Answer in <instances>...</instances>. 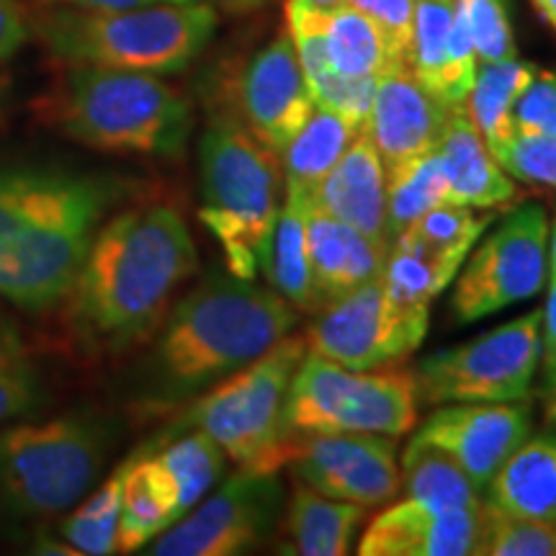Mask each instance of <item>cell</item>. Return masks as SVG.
Wrapping results in <instances>:
<instances>
[{
	"mask_svg": "<svg viewBox=\"0 0 556 556\" xmlns=\"http://www.w3.org/2000/svg\"><path fill=\"white\" fill-rule=\"evenodd\" d=\"M197 270V242L178 208H127L96 232L67 294L70 325L90 351H129L157 332Z\"/></svg>",
	"mask_w": 556,
	"mask_h": 556,
	"instance_id": "6da1fadb",
	"label": "cell"
},
{
	"mask_svg": "<svg viewBox=\"0 0 556 556\" xmlns=\"http://www.w3.org/2000/svg\"><path fill=\"white\" fill-rule=\"evenodd\" d=\"M299 312L274 287L212 270L168 312L139 379L144 413L189 405L291 336Z\"/></svg>",
	"mask_w": 556,
	"mask_h": 556,
	"instance_id": "7a4b0ae2",
	"label": "cell"
},
{
	"mask_svg": "<svg viewBox=\"0 0 556 556\" xmlns=\"http://www.w3.org/2000/svg\"><path fill=\"white\" fill-rule=\"evenodd\" d=\"M122 199L114 178L52 165L0 168V296L26 312L65 302Z\"/></svg>",
	"mask_w": 556,
	"mask_h": 556,
	"instance_id": "3957f363",
	"label": "cell"
},
{
	"mask_svg": "<svg viewBox=\"0 0 556 556\" xmlns=\"http://www.w3.org/2000/svg\"><path fill=\"white\" fill-rule=\"evenodd\" d=\"M50 119L83 148L111 155L178 157L193 129L191 101L163 75L70 65Z\"/></svg>",
	"mask_w": 556,
	"mask_h": 556,
	"instance_id": "277c9868",
	"label": "cell"
},
{
	"mask_svg": "<svg viewBox=\"0 0 556 556\" xmlns=\"http://www.w3.org/2000/svg\"><path fill=\"white\" fill-rule=\"evenodd\" d=\"M217 24L214 5L193 0L124 11L52 9L34 21V31L67 65L176 75L206 50Z\"/></svg>",
	"mask_w": 556,
	"mask_h": 556,
	"instance_id": "5b68a950",
	"label": "cell"
},
{
	"mask_svg": "<svg viewBox=\"0 0 556 556\" xmlns=\"http://www.w3.org/2000/svg\"><path fill=\"white\" fill-rule=\"evenodd\" d=\"M199 180L201 222L219 242L229 274H263L278 219L281 157L229 111H217L199 139Z\"/></svg>",
	"mask_w": 556,
	"mask_h": 556,
	"instance_id": "8992f818",
	"label": "cell"
},
{
	"mask_svg": "<svg viewBox=\"0 0 556 556\" xmlns=\"http://www.w3.org/2000/svg\"><path fill=\"white\" fill-rule=\"evenodd\" d=\"M307 356L304 336H287L232 377L206 389L144 448L184 430H204L240 469L270 475L294 458L296 438L283 426L291 379Z\"/></svg>",
	"mask_w": 556,
	"mask_h": 556,
	"instance_id": "52a82bcc",
	"label": "cell"
},
{
	"mask_svg": "<svg viewBox=\"0 0 556 556\" xmlns=\"http://www.w3.org/2000/svg\"><path fill=\"white\" fill-rule=\"evenodd\" d=\"M106 420L67 413L0 430V505L18 518L60 516L83 503L106 467Z\"/></svg>",
	"mask_w": 556,
	"mask_h": 556,
	"instance_id": "ba28073f",
	"label": "cell"
},
{
	"mask_svg": "<svg viewBox=\"0 0 556 556\" xmlns=\"http://www.w3.org/2000/svg\"><path fill=\"white\" fill-rule=\"evenodd\" d=\"M417 402L420 397L413 371H351L307 348V356L291 379L283 426L296 441L325 433L400 438L415 428Z\"/></svg>",
	"mask_w": 556,
	"mask_h": 556,
	"instance_id": "9c48e42d",
	"label": "cell"
},
{
	"mask_svg": "<svg viewBox=\"0 0 556 556\" xmlns=\"http://www.w3.org/2000/svg\"><path fill=\"white\" fill-rule=\"evenodd\" d=\"M541 364V309L482 332L469 343L430 353L415 371L417 397L448 402H523Z\"/></svg>",
	"mask_w": 556,
	"mask_h": 556,
	"instance_id": "30bf717a",
	"label": "cell"
},
{
	"mask_svg": "<svg viewBox=\"0 0 556 556\" xmlns=\"http://www.w3.org/2000/svg\"><path fill=\"white\" fill-rule=\"evenodd\" d=\"M467 258L451 294L458 323L471 325L541 294L548 274L546 208L536 201L510 208Z\"/></svg>",
	"mask_w": 556,
	"mask_h": 556,
	"instance_id": "8fae6325",
	"label": "cell"
},
{
	"mask_svg": "<svg viewBox=\"0 0 556 556\" xmlns=\"http://www.w3.org/2000/svg\"><path fill=\"white\" fill-rule=\"evenodd\" d=\"M430 309L397 304L381 278L348 291L304 332L307 348L351 371L387 368L413 356L428 332Z\"/></svg>",
	"mask_w": 556,
	"mask_h": 556,
	"instance_id": "7c38bea8",
	"label": "cell"
},
{
	"mask_svg": "<svg viewBox=\"0 0 556 556\" xmlns=\"http://www.w3.org/2000/svg\"><path fill=\"white\" fill-rule=\"evenodd\" d=\"M283 516V484L276 471L240 469L217 492L165 528L144 552L152 556H235L253 552Z\"/></svg>",
	"mask_w": 556,
	"mask_h": 556,
	"instance_id": "4fadbf2b",
	"label": "cell"
},
{
	"mask_svg": "<svg viewBox=\"0 0 556 556\" xmlns=\"http://www.w3.org/2000/svg\"><path fill=\"white\" fill-rule=\"evenodd\" d=\"M289 464L299 484H307L325 497L364 507L392 503L402 486L397 448L389 435H307L296 443Z\"/></svg>",
	"mask_w": 556,
	"mask_h": 556,
	"instance_id": "5bb4252c",
	"label": "cell"
},
{
	"mask_svg": "<svg viewBox=\"0 0 556 556\" xmlns=\"http://www.w3.org/2000/svg\"><path fill=\"white\" fill-rule=\"evenodd\" d=\"M312 109L315 101L299 65L294 41L287 31L242 65L235 80L229 114L263 148L281 157L287 144L309 119Z\"/></svg>",
	"mask_w": 556,
	"mask_h": 556,
	"instance_id": "9a60e30c",
	"label": "cell"
},
{
	"mask_svg": "<svg viewBox=\"0 0 556 556\" xmlns=\"http://www.w3.org/2000/svg\"><path fill=\"white\" fill-rule=\"evenodd\" d=\"M528 402H454L426 417L417 438L446 451L484 495L486 484L503 469L520 443L531 435Z\"/></svg>",
	"mask_w": 556,
	"mask_h": 556,
	"instance_id": "2e32d148",
	"label": "cell"
},
{
	"mask_svg": "<svg viewBox=\"0 0 556 556\" xmlns=\"http://www.w3.org/2000/svg\"><path fill=\"white\" fill-rule=\"evenodd\" d=\"M448 103L415 78L409 67H389L374 86L364 131L377 148L384 170L433 152L448 119Z\"/></svg>",
	"mask_w": 556,
	"mask_h": 556,
	"instance_id": "e0dca14e",
	"label": "cell"
},
{
	"mask_svg": "<svg viewBox=\"0 0 556 556\" xmlns=\"http://www.w3.org/2000/svg\"><path fill=\"white\" fill-rule=\"evenodd\" d=\"M482 507L441 510L402 500L368 523L358 541L361 556H469L477 554Z\"/></svg>",
	"mask_w": 556,
	"mask_h": 556,
	"instance_id": "ac0fdd59",
	"label": "cell"
},
{
	"mask_svg": "<svg viewBox=\"0 0 556 556\" xmlns=\"http://www.w3.org/2000/svg\"><path fill=\"white\" fill-rule=\"evenodd\" d=\"M407 67L448 106L467 101L477 54L456 0H417Z\"/></svg>",
	"mask_w": 556,
	"mask_h": 556,
	"instance_id": "d6986e66",
	"label": "cell"
},
{
	"mask_svg": "<svg viewBox=\"0 0 556 556\" xmlns=\"http://www.w3.org/2000/svg\"><path fill=\"white\" fill-rule=\"evenodd\" d=\"M389 242L374 240L309 201L307 253L317 312L384 274Z\"/></svg>",
	"mask_w": 556,
	"mask_h": 556,
	"instance_id": "ffe728a7",
	"label": "cell"
},
{
	"mask_svg": "<svg viewBox=\"0 0 556 556\" xmlns=\"http://www.w3.org/2000/svg\"><path fill=\"white\" fill-rule=\"evenodd\" d=\"M312 204L368 238L389 242L387 170L366 131L353 139L343 157L319 180Z\"/></svg>",
	"mask_w": 556,
	"mask_h": 556,
	"instance_id": "44dd1931",
	"label": "cell"
},
{
	"mask_svg": "<svg viewBox=\"0 0 556 556\" xmlns=\"http://www.w3.org/2000/svg\"><path fill=\"white\" fill-rule=\"evenodd\" d=\"M435 152L448 180V201L454 204L492 212L518 199L516 184L486 148L464 103L451 106Z\"/></svg>",
	"mask_w": 556,
	"mask_h": 556,
	"instance_id": "7402d4cb",
	"label": "cell"
},
{
	"mask_svg": "<svg viewBox=\"0 0 556 556\" xmlns=\"http://www.w3.org/2000/svg\"><path fill=\"white\" fill-rule=\"evenodd\" d=\"M368 507L343 503L296 484L283 516L278 520L283 541L278 552L296 556H345L351 554Z\"/></svg>",
	"mask_w": 556,
	"mask_h": 556,
	"instance_id": "603a6c76",
	"label": "cell"
},
{
	"mask_svg": "<svg viewBox=\"0 0 556 556\" xmlns=\"http://www.w3.org/2000/svg\"><path fill=\"white\" fill-rule=\"evenodd\" d=\"M484 500L510 516L556 523V433L528 435L486 484Z\"/></svg>",
	"mask_w": 556,
	"mask_h": 556,
	"instance_id": "cb8c5ba5",
	"label": "cell"
},
{
	"mask_svg": "<svg viewBox=\"0 0 556 556\" xmlns=\"http://www.w3.org/2000/svg\"><path fill=\"white\" fill-rule=\"evenodd\" d=\"M178 520L173 490L150 451H137L124 462L122 518L116 554H135L150 546L165 528Z\"/></svg>",
	"mask_w": 556,
	"mask_h": 556,
	"instance_id": "d4e9b609",
	"label": "cell"
},
{
	"mask_svg": "<svg viewBox=\"0 0 556 556\" xmlns=\"http://www.w3.org/2000/svg\"><path fill=\"white\" fill-rule=\"evenodd\" d=\"M312 193L289 189L278 208V219L270 240L268 266L263 274L278 294L296 312L317 315V299L312 289L309 253H307V208Z\"/></svg>",
	"mask_w": 556,
	"mask_h": 556,
	"instance_id": "484cf974",
	"label": "cell"
},
{
	"mask_svg": "<svg viewBox=\"0 0 556 556\" xmlns=\"http://www.w3.org/2000/svg\"><path fill=\"white\" fill-rule=\"evenodd\" d=\"M361 131L336 111L315 106L304 127L296 131L294 139L281 152L283 186L299 189L304 193H315L332 165L343 157L348 144L356 139Z\"/></svg>",
	"mask_w": 556,
	"mask_h": 556,
	"instance_id": "4316f807",
	"label": "cell"
},
{
	"mask_svg": "<svg viewBox=\"0 0 556 556\" xmlns=\"http://www.w3.org/2000/svg\"><path fill=\"white\" fill-rule=\"evenodd\" d=\"M536 65L523 62L518 58L500 60V62H477L475 83L464 101L471 122L492 155L510 142L513 127H510V109L523 88L536 75Z\"/></svg>",
	"mask_w": 556,
	"mask_h": 556,
	"instance_id": "83f0119b",
	"label": "cell"
},
{
	"mask_svg": "<svg viewBox=\"0 0 556 556\" xmlns=\"http://www.w3.org/2000/svg\"><path fill=\"white\" fill-rule=\"evenodd\" d=\"M315 18L328 65L343 78H379L389 67H400L394 65L377 26L353 5L343 3L328 13H315Z\"/></svg>",
	"mask_w": 556,
	"mask_h": 556,
	"instance_id": "f1b7e54d",
	"label": "cell"
},
{
	"mask_svg": "<svg viewBox=\"0 0 556 556\" xmlns=\"http://www.w3.org/2000/svg\"><path fill=\"white\" fill-rule=\"evenodd\" d=\"M402 486L407 500L441 507V510H456V507H479L484 495L467 477L446 451L435 448L433 443L413 435L402 456Z\"/></svg>",
	"mask_w": 556,
	"mask_h": 556,
	"instance_id": "f546056e",
	"label": "cell"
},
{
	"mask_svg": "<svg viewBox=\"0 0 556 556\" xmlns=\"http://www.w3.org/2000/svg\"><path fill=\"white\" fill-rule=\"evenodd\" d=\"M144 451L155 456L157 467L168 479L173 497H176L178 518H184L193 505H199L225 475V451L204 430H184L160 446Z\"/></svg>",
	"mask_w": 556,
	"mask_h": 556,
	"instance_id": "4dcf8cb0",
	"label": "cell"
},
{
	"mask_svg": "<svg viewBox=\"0 0 556 556\" xmlns=\"http://www.w3.org/2000/svg\"><path fill=\"white\" fill-rule=\"evenodd\" d=\"M462 266L464 261L448 258L407 235H400L389 248L381 283H384L387 296L397 304L430 309V302L454 281Z\"/></svg>",
	"mask_w": 556,
	"mask_h": 556,
	"instance_id": "1f68e13d",
	"label": "cell"
},
{
	"mask_svg": "<svg viewBox=\"0 0 556 556\" xmlns=\"http://www.w3.org/2000/svg\"><path fill=\"white\" fill-rule=\"evenodd\" d=\"M443 201H448V180L435 150L387 173L389 240L400 238L428 208Z\"/></svg>",
	"mask_w": 556,
	"mask_h": 556,
	"instance_id": "d6a6232c",
	"label": "cell"
},
{
	"mask_svg": "<svg viewBox=\"0 0 556 556\" xmlns=\"http://www.w3.org/2000/svg\"><path fill=\"white\" fill-rule=\"evenodd\" d=\"M122 486L124 464L103 482L99 490H90L62 523V536L75 554L106 556L116 554V533L122 518Z\"/></svg>",
	"mask_w": 556,
	"mask_h": 556,
	"instance_id": "836d02e7",
	"label": "cell"
},
{
	"mask_svg": "<svg viewBox=\"0 0 556 556\" xmlns=\"http://www.w3.org/2000/svg\"><path fill=\"white\" fill-rule=\"evenodd\" d=\"M492 222H495V217L490 212L477 217L475 208L454 204V201H443V204L428 208L402 235L422 242V245L435 250V253L448 255V258L467 261L471 248L477 245Z\"/></svg>",
	"mask_w": 556,
	"mask_h": 556,
	"instance_id": "e575fe53",
	"label": "cell"
},
{
	"mask_svg": "<svg viewBox=\"0 0 556 556\" xmlns=\"http://www.w3.org/2000/svg\"><path fill=\"white\" fill-rule=\"evenodd\" d=\"M479 556H556V523L510 516L484 500Z\"/></svg>",
	"mask_w": 556,
	"mask_h": 556,
	"instance_id": "d590c367",
	"label": "cell"
},
{
	"mask_svg": "<svg viewBox=\"0 0 556 556\" xmlns=\"http://www.w3.org/2000/svg\"><path fill=\"white\" fill-rule=\"evenodd\" d=\"M458 13L467 24L477 62H500L518 58L513 24L505 0H456Z\"/></svg>",
	"mask_w": 556,
	"mask_h": 556,
	"instance_id": "8d00e7d4",
	"label": "cell"
},
{
	"mask_svg": "<svg viewBox=\"0 0 556 556\" xmlns=\"http://www.w3.org/2000/svg\"><path fill=\"white\" fill-rule=\"evenodd\" d=\"M37 366L13 338L0 336V430L39 405Z\"/></svg>",
	"mask_w": 556,
	"mask_h": 556,
	"instance_id": "74e56055",
	"label": "cell"
},
{
	"mask_svg": "<svg viewBox=\"0 0 556 556\" xmlns=\"http://www.w3.org/2000/svg\"><path fill=\"white\" fill-rule=\"evenodd\" d=\"M497 163L510 178L556 191V135H513L510 142L497 152Z\"/></svg>",
	"mask_w": 556,
	"mask_h": 556,
	"instance_id": "f35d334b",
	"label": "cell"
},
{
	"mask_svg": "<svg viewBox=\"0 0 556 556\" xmlns=\"http://www.w3.org/2000/svg\"><path fill=\"white\" fill-rule=\"evenodd\" d=\"M513 135H556V70H536L510 109Z\"/></svg>",
	"mask_w": 556,
	"mask_h": 556,
	"instance_id": "ab89813d",
	"label": "cell"
},
{
	"mask_svg": "<svg viewBox=\"0 0 556 556\" xmlns=\"http://www.w3.org/2000/svg\"><path fill=\"white\" fill-rule=\"evenodd\" d=\"M345 3L364 13L377 26L394 65L407 67L417 0H345Z\"/></svg>",
	"mask_w": 556,
	"mask_h": 556,
	"instance_id": "60d3db41",
	"label": "cell"
},
{
	"mask_svg": "<svg viewBox=\"0 0 556 556\" xmlns=\"http://www.w3.org/2000/svg\"><path fill=\"white\" fill-rule=\"evenodd\" d=\"M541 368H544V397L556 392V276H548V296L541 309Z\"/></svg>",
	"mask_w": 556,
	"mask_h": 556,
	"instance_id": "b9f144b4",
	"label": "cell"
},
{
	"mask_svg": "<svg viewBox=\"0 0 556 556\" xmlns=\"http://www.w3.org/2000/svg\"><path fill=\"white\" fill-rule=\"evenodd\" d=\"M31 24L18 0H0V62L11 60L29 41Z\"/></svg>",
	"mask_w": 556,
	"mask_h": 556,
	"instance_id": "7bdbcfd3",
	"label": "cell"
},
{
	"mask_svg": "<svg viewBox=\"0 0 556 556\" xmlns=\"http://www.w3.org/2000/svg\"><path fill=\"white\" fill-rule=\"evenodd\" d=\"M50 9H78V11H124L155 3H193V0H39Z\"/></svg>",
	"mask_w": 556,
	"mask_h": 556,
	"instance_id": "ee69618b",
	"label": "cell"
},
{
	"mask_svg": "<svg viewBox=\"0 0 556 556\" xmlns=\"http://www.w3.org/2000/svg\"><path fill=\"white\" fill-rule=\"evenodd\" d=\"M345 0H287V11L294 13H328L338 5H343Z\"/></svg>",
	"mask_w": 556,
	"mask_h": 556,
	"instance_id": "f6af8a7d",
	"label": "cell"
},
{
	"mask_svg": "<svg viewBox=\"0 0 556 556\" xmlns=\"http://www.w3.org/2000/svg\"><path fill=\"white\" fill-rule=\"evenodd\" d=\"M531 3L539 11V16L556 31V0H531Z\"/></svg>",
	"mask_w": 556,
	"mask_h": 556,
	"instance_id": "bcb514c9",
	"label": "cell"
},
{
	"mask_svg": "<svg viewBox=\"0 0 556 556\" xmlns=\"http://www.w3.org/2000/svg\"><path fill=\"white\" fill-rule=\"evenodd\" d=\"M219 5H225L229 11H253V9H261L263 3H268V0H217Z\"/></svg>",
	"mask_w": 556,
	"mask_h": 556,
	"instance_id": "7dc6e473",
	"label": "cell"
},
{
	"mask_svg": "<svg viewBox=\"0 0 556 556\" xmlns=\"http://www.w3.org/2000/svg\"><path fill=\"white\" fill-rule=\"evenodd\" d=\"M548 276H556V219L548 227Z\"/></svg>",
	"mask_w": 556,
	"mask_h": 556,
	"instance_id": "c3c4849f",
	"label": "cell"
},
{
	"mask_svg": "<svg viewBox=\"0 0 556 556\" xmlns=\"http://www.w3.org/2000/svg\"><path fill=\"white\" fill-rule=\"evenodd\" d=\"M546 420L556 426V392L554 394H546Z\"/></svg>",
	"mask_w": 556,
	"mask_h": 556,
	"instance_id": "681fc988",
	"label": "cell"
}]
</instances>
